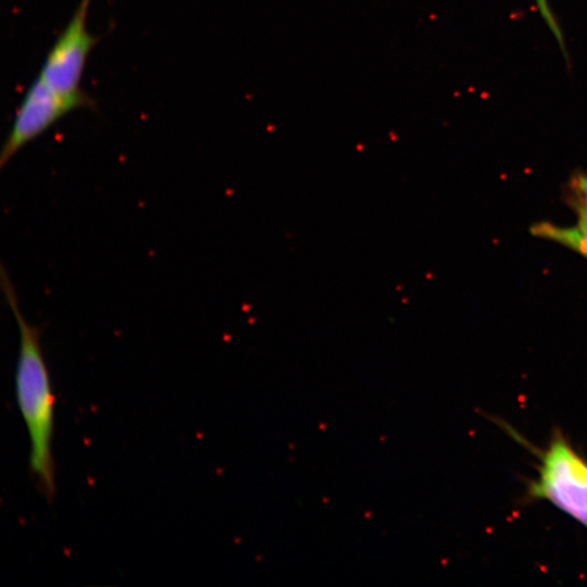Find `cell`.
<instances>
[{
    "label": "cell",
    "mask_w": 587,
    "mask_h": 587,
    "mask_svg": "<svg viewBox=\"0 0 587 587\" xmlns=\"http://www.w3.org/2000/svg\"><path fill=\"white\" fill-rule=\"evenodd\" d=\"M0 287L18 329L15 395L30 442L29 466L42 494L51 500L55 494L52 453L55 398L40 344L42 328L24 316L4 265L0 267Z\"/></svg>",
    "instance_id": "obj_1"
},
{
    "label": "cell",
    "mask_w": 587,
    "mask_h": 587,
    "mask_svg": "<svg viewBox=\"0 0 587 587\" xmlns=\"http://www.w3.org/2000/svg\"><path fill=\"white\" fill-rule=\"evenodd\" d=\"M528 500H546L587 528V461L559 429L539 452Z\"/></svg>",
    "instance_id": "obj_2"
},
{
    "label": "cell",
    "mask_w": 587,
    "mask_h": 587,
    "mask_svg": "<svg viewBox=\"0 0 587 587\" xmlns=\"http://www.w3.org/2000/svg\"><path fill=\"white\" fill-rule=\"evenodd\" d=\"M80 108H95V100L85 91L75 96L62 95L38 76L28 87L15 112L0 151V167L62 116Z\"/></svg>",
    "instance_id": "obj_3"
},
{
    "label": "cell",
    "mask_w": 587,
    "mask_h": 587,
    "mask_svg": "<svg viewBox=\"0 0 587 587\" xmlns=\"http://www.w3.org/2000/svg\"><path fill=\"white\" fill-rule=\"evenodd\" d=\"M91 0H80L72 17L48 52L38 76L53 90L75 96L79 87L87 57L99 38L86 26Z\"/></svg>",
    "instance_id": "obj_4"
},
{
    "label": "cell",
    "mask_w": 587,
    "mask_h": 587,
    "mask_svg": "<svg viewBox=\"0 0 587 587\" xmlns=\"http://www.w3.org/2000/svg\"><path fill=\"white\" fill-rule=\"evenodd\" d=\"M535 236L555 241L587 259V232L577 226L562 227L550 222H539L530 228Z\"/></svg>",
    "instance_id": "obj_5"
},
{
    "label": "cell",
    "mask_w": 587,
    "mask_h": 587,
    "mask_svg": "<svg viewBox=\"0 0 587 587\" xmlns=\"http://www.w3.org/2000/svg\"><path fill=\"white\" fill-rule=\"evenodd\" d=\"M567 201L575 211L578 223L577 227L587 232V175L576 172L567 185Z\"/></svg>",
    "instance_id": "obj_6"
},
{
    "label": "cell",
    "mask_w": 587,
    "mask_h": 587,
    "mask_svg": "<svg viewBox=\"0 0 587 587\" xmlns=\"http://www.w3.org/2000/svg\"><path fill=\"white\" fill-rule=\"evenodd\" d=\"M535 3H536L537 10H538L541 18L544 20V22L548 26L549 30L551 32V34L555 38L557 43L559 45V49H560V51H561V53H562V55H563V58L565 60L566 66L570 67L571 66L570 54H569L566 42H565V39H564V34H563L562 27H561L557 16H555V14H554L551 5H550L549 0H535Z\"/></svg>",
    "instance_id": "obj_7"
}]
</instances>
